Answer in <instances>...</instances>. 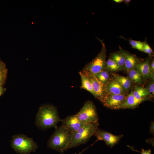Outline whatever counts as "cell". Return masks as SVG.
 I'll return each mask as SVG.
<instances>
[{
    "mask_svg": "<svg viewBox=\"0 0 154 154\" xmlns=\"http://www.w3.org/2000/svg\"><path fill=\"white\" fill-rule=\"evenodd\" d=\"M61 120L55 107L50 105H45L39 108L36 117V124L42 129L51 127L56 129L58 127V123Z\"/></svg>",
    "mask_w": 154,
    "mask_h": 154,
    "instance_id": "obj_1",
    "label": "cell"
},
{
    "mask_svg": "<svg viewBox=\"0 0 154 154\" xmlns=\"http://www.w3.org/2000/svg\"><path fill=\"white\" fill-rule=\"evenodd\" d=\"M73 133L61 126L58 127L48 140L47 147L61 153H63L69 145Z\"/></svg>",
    "mask_w": 154,
    "mask_h": 154,
    "instance_id": "obj_2",
    "label": "cell"
},
{
    "mask_svg": "<svg viewBox=\"0 0 154 154\" xmlns=\"http://www.w3.org/2000/svg\"><path fill=\"white\" fill-rule=\"evenodd\" d=\"M99 125L98 121L84 124L73 133L72 139L66 151L85 143L94 135L98 128Z\"/></svg>",
    "mask_w": 154,
    "mask_h": 154,
    "instance_id": "obj_3",
    "label": "cell"
},
{
    "mask_svg": "<svg viewBox=\"0 0 154 154\" xmlns=\"http://www.w3.org/2000/svg\"><path fill=\"white\" fill-rule=\"evenodd\" d=\"M11 143L13 149L20 154H30L31 152H35L38 147L32 138L22 134L13 136Z\"/></svg>",
    "mask_w": 154,
    "mask_h": 154,
    "instance_id": "obj_4",
    "label": "cell"
},
{
    "mask_svg": "<svg viewBox=\"0 0 154 154\" xmlns=\"http://www.w3.org/2000/svg\"><path fill=\"white\" fill-rule=\"evenodd\" d=\"M97 39L101 43L102 49L97 55L82 69L94 75L104 70L106 63V49L105 44L103 40Z\"/></svg>",
    "mask_w": 154,
    "mask_h": 154,
    "instance_id": "obj_5",
    "label": "cell"
},
{
    "mask_svg": "<svg viewBox=\"0 0 154 154\" xmlns=\"http://www.w3.org/2000/svg\"><path fill=\"white\" fill-rule=\"evenodd\" d=\"M76 115L84 124L98 121L99 118L96 107L91 101L86 102Z\"/></svg>",
    "mask_w": 154,
    "mask_h": 154,
    "instance_id": "obj_6",
    "label": "cell"
},
{
    "mask_svg": "<svg viewBox=\"0 0 154 154\" xmlns=\"http://www.w3.org/2000/svg\"><path fill=\"white\" fill-rule=\"evenodd\" d=\"M81 71L87 78L91 83L96 96V98L102 102L106 94L105 85L98 80L94 74L82 70Z\"/></svg>",
    "mask_w": 154,
    "mask_h": 154,
    "instance_id": "obj_7",
    "label": "cell"
},
{
    "mask_svg": "<svg viewBox=\"0 0 154 154\" xmlns=\"http://www.w3.org/2000/svg\"><path fill=\"white\" fill-rule=\"evenodd\" d=\"M94 135L97 138L96 141L103 140L107 146L111 147L114 146L119 143L123 136L122 134L115 135L111 133L98 128Z\"/></svg>",
    "mask_w": 154,
    "mask_h": 154,
    "instance_id": "obj_8",
    "label": "cell"
},
{
    "mask_svg": "<svg viewBox=\"0 0 154 154\" xmlns=\"http://www.w3.org/2000/svg\"><path fill=\"white\" fill-rule=\"evenodd\" d=\"M127 97L126 94L114 95L106 94L102 103L106 107L114 110L119 109Z\"/></svg>",
    "mask_w": 154,
    "mask_h": 154,
    "instance_id": "obj_9",
    "label": "cell"
},
{
    "mask_svg": "<svg viewBox=\"0 0 154 154\" xmlns=\"http://www.w3.org/2000/svg\"><path fill=\"white\" fill-rule=\"evenodd\" d=\"M60 121L62 127L73 133L77 131L84 125L79 121L76 114L68 116L65 119H61Z\"/></svg>",
    "mask_w": 154,
    "mask_h": 154,
    "instance_id": "obj_10",
    "label": "cell"
},
{
    "mask_svg": "<svg viewBox=\"0 0 154 154\" xmlns=\"http://www.w3.org/2000/svg\"><path fill=\"white\" fill-rule=\"evenodd\" d=\"M119 51L124 55L125 60L124 68L127 71L135 68L142 61L136 55L125 50L119 46Z\"/></svg>",
    "mask_w": 154,
    "mask_h": 154,
    "instance_id": "obj_11",
    "label": "cell"
},
{
    "mask_svg": "<svg viewBox=\"0 0 154 154\" xmlns=\"http://www.w3.org/2000/svg\"><path fill=\"white\" fill-rule=\"evenodd\" d=\"M135 68L139 72L143 78L153 79L154 73L151 70L150 62L149 59L147 58L144 61H141L136 66Z\"/></svg>",
    "mask_w": 154,
    "mask_h": 154,
    "instance_id": "obj_12",
    "label": "cell"
},
{
    "mask_svg": "<svg viewBox=\"0 0 154 154\" xmlns=\"http://www.w3.org/2000/svg\"><path fill=\"white\" fill-rule=\"evenodd\" d=\"M105 88L106 94L114 95L125 94V91L114 78L109 80L105 85Z\"/></svg>",
    "mask_w": 154,
    "mask_h": 154,
    "instance_id": "obj_13",
    "label": "cell"
},
{
    "mask_svg": "<svg viewBox=\"0 0 154 154\" xmlns=\"http://www.w3.org/2000/svg\"><path fill=\"white\" fill-rule=\"evenodd\" d=\"M145 101L143 99H138L133 95L132 91L127 95V98L120 109L135 108L141 103Z\"/></svg>",
    "mask_w": 154,
    "mask_h": 154,
    "instance_id": "obj_14",
    "label": "cell"
},
{
    "mask_svg": "<svg viewBox=\"0 0 154 154\" xmlns=\"http://www.w3.org/2000/svg\"><path fill=\"white\" fill-rule=\"evenodd\" d=\"M131 91L134 96L138 99H143L146 100L153 96L147 88L141 86H136Z\"/></svg>",
    "mask_w": 154,
    "mask_h": 154,
    "instance_id": "obj_15",
    "label": "cell"
},
{
    "mask_svg": "<svg viewBox=\"0 0 154 154\" xmlns=\"http://www.w3.org/2000/svg\"><path fill=\"white\" fill-rule=\"evenodd\" d=\"M113 78L121 86L125 92L131 88L132 82L128 77L112 73Z\"/></svg>",
    "mask_w": 154,
    "mask_h": 154,
    "instance_id": "obj_16",
    "label": "cell"
},
{
    "mask_svg": "<svg viewBox=\"0 0 154 154\" xmlns=\"http://www.w3.org/2000/svg\"><path fill=\"white\" fill-rule=\"evenodd\" d=\"M80 76L81 85L80 88L85 89L92 94L96 98V96L92 84L87 78L80 71L79 72Z\"/></svg>",
    "mask_w": 154,
    "mask_h": 154,
    "instance_id": "obj_17",
    "label": "cell"
},
{
    "mask_svg": "<svg viewBox=\"0 0 154 154\" xmlns=\"http://www.w3.org/2000/svg\"><path fill=\"white\" fill-rule=\"evenodd\" d=\"M110 58L115 62L121 69L124 68L125 58L124 55L119 51L111 54Z\"/></svg>",
    "mask_w": 154,
    "mask_h": 154,
    "instance_id": "obj_18",
    "label": "cell"
},
{
    "mask_svg": "<svg viewBox=\"0 0 154 154\" xmlns=\"http://www.w3.org/2000/svg\"><path fill=\"white\" fill-rule=\"evenodd\" d=\"M129 78L132 82L139 83L142 81V77L139 72L133 68L127 71Z\"/></svg>",
    "mask_w": 154,
    "mask_h": 154,
    "instance_id": "obj_19",
    "label": "cell"
},
{
    "mask_svg": "<svg viewBox=\"0 0 154 154\" xmlns=\"http://www.w3.org/2000/svg\"><path fill=\"white\" fill-rule=\"evenodd\" d=\"M94 75L98 80L105 85L110 80L109 74L105 70H104Z\"/></svg>",
    "mask_w": 154,
    "mask_h": 154,
    "instance_id": "obj_20",
    "label": "cell"
},
{
    "mask_svg": "<svg viewBox=\"0 0 154 154\" xmlns=\"http://www.w3.org/2000/svg\"><path fill=\"white\" fill-rule=\"evenodd\" d=\"M120 67L113 60L109 58L106 61L105 69L106 70L115 72L121 69Z\"/></svg>",
    "mask_w": 154,
    "mask_h": 154,
    "instance_id": "obj_21",
    "label": "cell"
},
{
    "mask_svg": "<svg viewBox=\"0 0 154 154\" xmlns=\"http://www.w3.org/2000/svg\"><path fill=\"white\" fill-rule=\"evenodd\" d=\"M122 38L128 40L132 48L137 49L143 52V42L135 40L130 38H129V40H127L124 38L123 37H121V38Z\"/></svg>",
    "mask_w": 154,
    "mask_h": 154,
    "instance_id": "obj_22",
    "label": "cell"
},
{
    "mask_svg": "<svg viewBox=\"0 0 154 154\" xmlns=\"http://www.w3.org/2000/svg\"><path fill=\"white\" fill-rule=\"evenodd\" d=\"M143 52L148 54L150 57L153 56L154 55V52L153 50L147 43L146 40L143 42Z\"/></svg>",
    "mask_w": 154,
    "mask_h": 154,
    "instance_id": "obj_23",
    "label": "cell"
},
{
    "mask_svg": "<svg viewBox=\"0 0 154 154\" xmlns=\"http://www.w3.org/2000/svg\"><path fill=\"white\" fill-rule=\"evenodd\" d=\"M8 69L6 68L0 70V84L4 85L7 76Z\"/></svg>",
    "mask_w": 154,
    "mask_h": 154,
    "instance_id": "obj_24",
    "label": "cell"
},
{
    "mask_svg": "<svg viewBox=\"0 0 154 154\" xmlns=\"http://www.w3.org/2000/svg\"><path fill=\"white\" fill-rule=\"evenodd\" d=\"M150 93L152 95L154 93V83L153 81L150 84L148 87L147 88Z\"/></svg>",
    "mask_w": 154,
    "mask_h": 154,
    "instance_id": "obj_25",
    "label": "cell"
},
{
    "mask_svg": "<svg viewBox=\"0 0 154 154\" xmlns=\"http://www.w3.org/2000/svg\"><path fill=\"white\" fill-rule=\"evenodd\" d=\"M150 132L153 135L154 134V122L153 121H152L150 123L149 127Z\"/></svg>",
    "mask_w": 154,
    "mask_h": 154,
    "instance_id": "obj_26",
    "label": "cell"
},
{
    "mask_svg": "<svg viewBox=\"0 0 154 154\" xmlns=\"http://www.w3.org/2000/svg\"><path fill=\"white\" fill-rule=\"evenodd\" d=\"M3 85L0 84V97L6 91V88L3 86Z\"/></svg>",
    "mask_w": 154,
    "mask_h": 154,
    "instance_id": "obj_27",
    "label": "cell"
},
{
    "mask_svg": "<svg viewBox=\"0 0 154 154\" xmlns=\"http://www.w3.org/2000/svg\"><path fill=\"white\" fill-rule=\"evenodd\" d=\"M141 154H151V149L147 150H144L143 149H142V151L140 152Z\"/></svg>",
    "mask_w": 154,
    "mask_h": 154,
    "instance_id": "obj_28",
    "label": "cell"
},
{
    "mask_svg": "<svg viewBox=\"0 0 154 154\" xmlns=\"http://www.w3.org/2000/svg\"><path fill=\"white\" fill-rule=\"evenodd\" d=\"M6 68L5 64L0 60V70Z\"/></svg>",
    "mask_w": 154,
    "mask_h": 154,
    "instance_id": "obj_29",
    "label": "cell"
},
{
    "mask_svg": "<svg viewBox=\"0 0 154 154\" xmlns=\"http://www.w3.org/2000/svg\"><path fill=\"white\" fill-rule=\"evenodd\" d=\"M150 67L151 70L153 73L154 72V59H153L152 61L150 62Z\"/></svg>",
    "mask_w": 154,
    "mask_h": 154,
    "instance_id": "obj_30",
    "label": "cell"
},
{
    "mask_svg": "<svg viewBox=\"0 0 154 154\" xmlns=\"http://www.w3.org/2000/svg\"><path fill=\"white\" fill-rule=\"evenodd\" d=\"M113 1L115 2L118 3H121L124 1V0H113Z\"/></svg>",
    "mask_w": 154,
    "mask_h": 154,
    "instance_id": "obj_31",
    "label": "cell"
},
{
    "mask_svg": "<svg viewBox=\"0 0 154 154\" xmlns=\"http://www.w3.org/2000/svg\"><path fill=\"white\" fill-rule=\"evenodd\" d=\"M131 0H124V1L125 4H126L127 5H128L129 3L130 2Z\"/></svg>",
    "mask_w": 154,
    "mask_h": 154,
    "instance_id": "obj_32",
    "label": "cell"
},
{
    "mask_svg": "<svg viewBox=\"0 0 154 154\" xmlns=\"http://www.w3.org/2000/svg\"><path fill=\"white\" fill-rule=\"evenodd\" d=\"M84 151V150H83L79 154H81Z\"/></svg>",
    "mask_w": 154,
    "mask_h": 154,
    "instance_id": "obj_33",
    "label": "cell"
}]
</instances>
